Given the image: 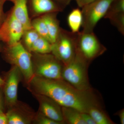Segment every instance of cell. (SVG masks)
Listing matches in <instances>:
<instances>
[{"instance_id":"cell-5","label":"cell","mask_w":124,"mask_h":124,"mask_svg":"<svg viewBox=\"0 0 124 124\" xmlns=\"http://www.w3.org/2000/svg\"><path fill=\"white\" fill-rule=\"evenodd\" d=\"M76 33L61 28L57 37L52 44L51 53L64 65L69 63L75 56Z\"/></svg>"},{"instance_id":"cell-10","label":"cell","mask_w":124,"mask_h":124,"mask_svg":"<svg viewBox=\"0 0 124 124\" xmlns=\"http://www.w3.org/2000/svg\"><path fill=\"white\" fill-rule=\"evenodd\" d=\"M39 104V112L50 119L64 123L62 114V107L50 98L41 94L33 93Z\"/></svg>"},{"instance_id":"cell-23","label":"cell","mask_w":124,"mask_h":124,"mask_svg":"<svg viewBox=\"0 0 124 124\" xmlns=\"http://www.w3.org/2000/svg\"><path fill=\"white\" fill-rule=\"evenodd\" d=\"M32 121L34 123L38 124H62L60 122H57L46 117L40 112H39L35 116Z\"/></svg>"},{"instance_id":"cell-20","label":"cell","mask_w":124,"mask_h":124,"mask_svg":"<svg viewBox=\"0 0 124 124\" xmlns=\"http://www.w3.org/2000/svg\"><path fill=\"white\" fill-rule=\"evenodd\" d=\"M40 36L37 32L32 28L25 30L20 41L25 48L31 52L32 46Z\"/></svg>"},{"instance_id":"cell-22","label":"cell","mask_w":124,"mask_h":124,"mask_svg":"<svg viewBox=\"0 0 124 124\" xmlns=\"http://www.w3.org/2000/svg\"><path fill=\"white\" fill-rule=\"evenodd\" d=\"M124 12V0H114L108 8L104 18H108L112 15Z\"/></svg>"},{"instance_id":"cell-19","label":"cell","mask_w":124,"mask_h":124,"mask_svg":"<svg viewBox=\"0 0 124 124\" xmlns=\"http://www.w3.org/2000/svg\"><path fill=\"white\" fill-rule=\"evenodd\" d=\"M31 26L40 36L46 38L51 42L46 24L41 16L33 18V20H31Z\"/></svg>"},{"instance_id":"cell-18","label":"cell","mask_w":124,"mask_h":124,"mask_svg":"<svg viewBox=\"0 0 124 124\" xmlns=\"http://www.w3.org/2000/svg\"><path fill=\"white\" fill-rule=\"evenodd\" d=\"M52 44L44 37L40 36L32 46L31 53L40 54L51 53Z\"/></svg>"},{"instance_id":"cell-25","label":"cell","mask_w":124,"mask_h":124,"mask_svg":"<svg viewBox=\"0 0 124 124\" xmlns=\"http://www.w3.org/2000/svg\"><path fill=\"white\" fill-rule=\"evenodd\" d=\"M7 0H0V26H1L5 18L6 15L3 12V6L5 2Z\"/></svg>"},{"instance_id":"cell-13","label":"cell","mask_w":124,"mask_h":124,"mask_svg":"<svg viewBox=\"0 0 124 124\" xmlns=\"http://www.w3.org/2000/svg\"><path fill=\"white\" fill-rule=\"evenodd\" d=\"M18 102L16 105L9 108L6 113L7 116L8 124H28L33 121L34 115L31 112H24L20 110L18 106Z\"/></svg>"},{"instance_id":"cell-29","label":"cell","mask_w":124,"mask_h":124,"mask_svg":"<svg viewBox=\"0 0 124 124\" xmlns=\"http://www.w3.org/2000/svg\"><path fill=\"white\" fill-rule=\"evenodd\" d=\"M117 115L119 116L120 118V121L121 124H124V110L122 109L119 112L117 113Z\"/></svg>"},{"instance_id":"cell-8","label":"cell","mask_w":124,"mask_h":124,"mask_svg":"<svg viewBox=\"0 0 124 124\" xmlns=\"http://www.w3.org/2000/svg\"><path fill=\"white\" fill-rule=\"evenodd\" d=\"M24 31L22 24L16 18L10 10L0 26L1 40L5 42L7 45L19 42Z\"/></svg>"},{"instance_id":"cell-12","label":"cell","mask_w":124,"mask_h":124,"mask_svg":"<svg viewBox=\"0 0 124 124\" xmlns=\"http://www.w3.org/2000/svg\"><path fill=\"white\" fill-rule=\"evenodd\" d=\"M13 3L14 6L11 10L15 17L22 24L25 30L32 28L27 0H14Z\"/></svg>"},{"instance_id":"cell-27","label":"cell","mask_w":124,"mask_h":124,"mask_svg":"<svg viewBox=\"0 0 124 124\" xmlns=\"http://www.w3.org/2000/svg\"><path fill=\"white\" fill-rule=\"evenodd\" d=\"M55 2L63 9L69 4L72 0H55Z\"/></svg>"},{"instance_id":"cell-17","label":"cell","mask_w":124,"mask_h":124,"mask_svg":"<svg viewBox=\"0 0 124 124\" xmlns=\"http://www.w3.org/2000/svg\"><path fill=\"white\" fill-rule=\"evenodd\" d=\"M87 113L91 116L96 124H114L102 110L100 106H94L91 107L89 109Z\"/></svg>"},{"instance_id":"cell-4","label":"cell","mask_w":124,"mask_h":124,"mask_svg":"<svg viewBox=\"0 0 124 124\" xmlns=\"http://www.w3.org/2000/svg\"><path fill=\"white\" fill-rule=\"evenodd\" d=\"M31 53L34 76L50 79H63L64 65L53 54Z\"/></svg>"},{"instance_id":"cell-26","label":"cell","mask_w":124,"mask_h":124,"mask_svg":"<svg viewBox=\"0 0 124 124\" xmlns=\"http://www.w3.org/2000/svg\"><path fill=\"white\" fill-rule=\"evenodd\" d=\"M79 8H82L95 0H74Z\"/></svg>"},{"instance_id":"cell-1","label":"cell","mask_w":124,"mask_h":124,"mask_svg":"<svg viewBox=\"0 0 124 124\" xmlns=\"http://www.w3.org/2000/svg\"><path fill=\"white\" fill-rule=\"evenodd\" d=\"M28 84L32 93L47 96L62 107L87 113L91 107L100 106L91 89L79 90L63 79H50L34 76Z\"/></svg>"},{"instance_id":"cell-6","label":"cell","mask_w":124,"mask_h":124,"mask_svg":"<svg viewBox=\"0 0 124 124\" xmlns=\"http://www.w3.org/2000/svg\"><path fill=\"white\" fill-rule=\"evenodd\" d=\"M76 53L90 63L101 55L106 48L101 44L93 32L81 31L76 33Z\"/></svg>"},{"instance_id":"cell-21","label":"cell","mask_w":124,"mask_h":124,"mask_svg":"<svg viewBox=\"0 0 124 124\" xmlns=\"http://www.w3.org/2000/svg\"><path fill=\"white\" fill-rule=\"evenodd\" d=\"M109 19L111 24L117 28L122 35H124V12L118 13L109 16Z\"/></svg>"},{"instance_id":"cell-28","label":"cell","mask_w":124,"mask_h":124,"mask_svg":"<svg viewBox=\"0 0 124 124\" xmlns=\"http://www.w3.org/2000/svg\"><path fill=\"white\" fill-rule=\"evenodd\" d=\"M0 124H8L7 116L4 112H0Z\"/></svg>"},{"instance_id":"cell-32","label":"cell","mask_w":124,"mask_h":124,"mask_svg":"<svg viewBox=\"0 0 124 124\" xmlns=\"http://www.w3.org/2000/svg\"><path fill=\"white\" fill-rule=\"evenodd\" d=\"M7 0L10 1H11V2H13L14 1V0Z\"/></svg>"},{"instance_id":"cell-15","label":"cell","mask_w":124,"mask_h":124,"mask_svg":"<svg viewBox=\"0 0 124 124\" xmlns=\"http://www.w3.org/2000/svg\"><path fill=\"white\" fill-rule=\"evenodd\" d=\"M83 17L81 10L79 8L73 9L67 17V23L72 32L76 33L79 31L82 27Z\"/></svg>"},{"instance_id":"cell-7","label":"cell","mask_w":124,"mask_h":124,"mask_svg":"<svg viewBox=\"0 0 124 124\" xmlns=\"http://www.w3.org/2000/svg\"><path fill=\"white\" fill-rule=\"evenodd\" d=\"M114 0H95L82 8V31L93 32L94 28L104 16Z\"/></svg>"},{"instance_id":"cell-24","label":"cell","mask_w":124,"mask_h":124,"mask_svg":"<svg viewBox=\"0 0 124 124\" xmlns=\"http://www.w3.org/2000/svg\"><path fill=\"white\" fill-rule=\"evenodd\" d=\"M81 116L86 124H96L93 118L88 113L81 112Z\"/></svg>"},{"instance_id":"cell-33","label":"cell","mask_w":124,"mask_h":124,"mask_svg":"<svg viewBox=\"0 0 124 124\" xmlns=\"http://www.w3.org/2000/svg\"><path fill=\"white\" fill-rule=\"evenodd\" d=\"M0 40H1V38L0 36Z\"/></svg>"},{"instance_id":"cell-16","label":"cell","mask_w":124,"mask_h":124,"mask_svg":"<svg viewBox=\"0 0 124 124\" xmlns=\"http://www.w3.org/2000/svg\"><path fill=\"white\" fill-rule=\"evenodd\" d=\"M64 122L70 124H86L81 116V112L71 108L62 107Z\"/></svg>"},{"instance_id":"cell-14","label":"cell","mask_w":124,"mask_h":124,"mask_svg":"<svg viewBox=\"0 0 124 124\" xmlns=\"http://www.w3.org/2000/svg\"><path fill=\"white\" fill-rule=\"evenodd\" d=\"M58 13H49L40 16L46 24L52 44L55 41L61 29L59 20L57 18Z\"/></svg>"},{"instance_id":"cell-9","label":"cell","mask_w":124,"mask_h":124,"mask_svg":"<svg viewBox=\"0 0 124 124\" xmlns=\"http://www.w3.org/2000/svg\"><path fill=\"white\" fill-rule=\"evenodd\" d=\"M22 73L18 68L13 66L7 74L5 80V100L9 108L16 105L18 102V86L21 79Z\"/></svg>"},{"instance_id":"cell-3","label":"cell","mask_w":124,"mask_h":124,"mask_svg":"<svg viewBox=\"0 0 124 124\" xmlns=\"http://www.w3.org/2000/svg\"><path fill=\"white\" fill-rule=\"evenodd\" d=\"M4 53L7 62L18 68L25 81L28 83L34 76L31 53L25 48L20 41L7 45Z\"/></svg>"},{"instance_id":"cell-11","label":"cell","mask_w":124,"mask_h":124,"mask_svg":"<svg viewBox=\"0 0 124 124\" xmlns=\"http://www.w3.org/2000/svg\"><path fill=\"white\" fill-rule=\"evenodd\" d=\"M30 15L32 18L51 13H59L63 9L54 0H31Z\"/></svg>"},{"instance_id":"cell-31","label":"cell","mask_w":124,"mask_h":124,"mask_svg":"<svg viewBox=\"0 0 124 124\" xmlns=\"http://www.w3.org/2000/svg\"><path fill=\"white\" fill-rule=\"evenodd\" d=\"M5 84L4 80L1 79V78L0 77V86H1L4 85Z\"/></svg>"},{"instance_id":"cell-2","label":"cell","mask_w":124,"mask_h":124,"mask_svg":"<svg viewBox=\"0 0 124 124\" xmlns=\"http://www.w3.org/2000/svg\"><path fill=\"white\" fill-rule=\"evenodd\" d=\"M90 63L79 54L70 62L63 66L62 79L74 88L82 91L91 89L87 75V68Z\"/></svg>"},{"instance_id":"cell-30","label":"cell","mask_w":124,"mask_h":124,"mask_svg":"<svg viewBox=\"0 0 124 124\" xmlns=\"http://www.w3.org/2000/svg\"><path fill=\"white\" fill-rule=\"evenodd\" d=\"M1 87V86H0V112H3V111H4V107H3V102H2Z\"/></svg>"}]
</instances>
